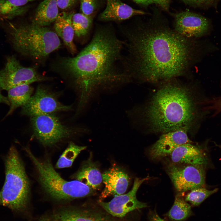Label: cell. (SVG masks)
Wrapping results in <instances>:
<instances>
[{
	"instance_id": "cell-19",
	"label": "cell",
	"mask_w": 221,
	"mask_h": 221,
	"mask_svg": "<svg viewBox=\"0 0 221 221\" xmlns=\"http://www.w3.org/2000/svg\"><path fill=\"white\" fill-rule=\"evenodd\" d=\"M72 177L94 190L98 189L103 182L102 174L91 157L84 163Z\"/></svg>"
},
{
	"instance_id": "cell-20",
	"label": "cell",
	"mask_w": 221,
	"mask_h": 221,
	"mask_svg": "<svg viewBox=\"0 0 221 221\" xmlns=\"http://www.w3.org/2000/svg\"><path fill=\"white\" fill-rule=\"evenodd\" d=\"M59 14L57 0H44L38 6L32 23L46 26L55 22Z\"/></svg>"
},
{
	"instance_id": "cell-22",
	"label": "cell",
	"mask_w": 221,
	"mask_h": 221,
	"mask_svg": "<svg viewBox=\"0 0 221 221\" xmlns=\"http://www.w3.org/2000/svg\"><path fill=\"white\" fill-rule=\"evenodd\" d=\"M192 214L190 205L179 194L176 196L173 204L166 215L172 221H184Z\"/></svg>"
},
{
	"instance_id": "cell-12",
	"label": "cell",
	"mask_w": 221,
	"mask_h": 221,
	"mask_svg": "<svg viewBox=\"0 0 221 221\" xmlns=\"http://www.w3.org/2000/svg\"><path fill=\"white\" fill-rule=\"evenodd\" d=\"M172 14L174 18V31L185 37H199L208 28L207 19L194 12L186 10Z\"/></svg>"
},
{
	"instance_id": "cell-1",
	"label": "cell",
	"mask_w": 221,
	"mask_h": 221,
	"mask_svg": "<svg viewBox=\"0 0 221 221\" xmlns=\"http://www.w3.org/2000/svg\"><path fill=\"white\" fill-rule=\"evenodd\" d=\"M153 12L151 21L123 31L132 79L155 82L180 76L188 69L193 56V42L160 22L158 10Z\"/></svg>"
},
{
	"instance_id": "cell-3",
	"label": "cell",
	"mask_w": 221,
	"mask_h": 221,
	"mask_svg": "<svg viewBox=\"0 0 221 221\" xmlns=\"http://www.w3.org/2000/svg\"><path fill=\"white\" fill-rule=\"evenodd\" d=\"M197 111V102L191 91L184 86L169 83L153 95L143 114L152 131L165 133L189 129Z\"/></svg>"
},
{
	"instance_id": "cell-4",
	"label": "cell",
	"mask_w": 221,
	"mask_h": 221,
	"mask_svg": "<svg viewBox=\"0 0 221 221\" xmlns=\"http://www.w3.org/2000/svg\"><path fill=\"white\" fill-rule=\"evenodd\" d=\"M8 33L13 46L23 55L41 59L60 46L56 32L46 26L32 23L18 26L10 25Z\"/></svg>"
},
{
	"instance_id": "cell-31",
	"label": "cell",
	"mask_w": 221,
	"mask_h": 221,
	"mask_svg": "<svg viewBox=\"0 0 221 221\" xmlns=\"http://www.w3.org/2000/svg\"><path fill=\"white\" fill-rule=\"evenodd\" d=\"M12 5L16 7L23 6L28 2L38 0H7Z\"/></svg>"
},
{
	"instance_id": "cell-11",
	"label": "cell",
	"mask_w": 221,
	"mask_h": 221,
	"mask_svg": "<svg viewBox=\"0 0 221 221\" xmlns=\"http://www.w3.org/2000/svg\"><path fill=\"white\" fill-rule=\"evenodd\" d=\"M71 107L60 103L47 89L39 86L34 95L22 107L21 113L31 116L70 110Z\"/></svg>"
},
{
	"instance_id": "cell-24",
	"label": "cell",
	"mask_w": 221,
	"mask_h": 221,
	"mask_svg": "<svg viewBox=\"0 0 221 221\" xmlns=\"http://www.w3.org/2000/svg\"><path fill=\"white\" fill-rule=\"evenodd\" d=\"M86 148V146H79L71 142L60 156L56 164V168L61 169L71 166L78 155Z\"/></svg>"
},
{
	"instance_id": "cell-26",
	"label": "cell",
	"mask_w": 221,
	"mask_h": 221,
	"mask_svg": "<svg viewBox=\"0 0 221 221\" xmlns=\"http://www.w3.org/2000/svg\"><path fill=\"white\" fill-rule=\"evenodd\" d=\"M27 8L26 6H14L7 0H0V19H10L22 15L27 11Z\"/></svg>"
},
{
	"instance_id": "cell-7",
	"label": "cell",
	"mask_w": 221,
	"mask_h": 221,
	"mask_svg": "<svg viewBox=\"0 0 221 221\" xmlns=\"http://www.w3.org/2000/svg\"><path fill=\"white\" fill-rule=\"evenodd\" d=\"M31 122L35 135L44 145H53L72 133L52 114L31 116Z\"/></svg>"
},
{
	"instance_id": "cell-2",
	"label": "cell",
	"mask_w": 221,
	"mask_h": 221,
	"mask_svg": "<svg viewBox=\"0 0 221 221\" xmlns=\"http://www.w3.org/2000/svg\"><path fill=\"white\" fill-rule=\"evenodd\" d=\"M110 27H98L77 56L60 62V68L71 77L79 91V110L99 91L114 89L132 80L122 54L125 42Z\"/></svg>"
},
{
	"instance_id": "cell-6",
	"label": "cell",
	"mask_w": 221,
	"mask_h": 221,
	"mask_svg": "<svg viewBox=\"0 0 221 221\" xmlns=\"http://www.w3.org/2000/svg\"><path fill=\"white\" fill-rule=\"evenodd\" d=\"M25 149L37 170L42 186L52 198L58 200H67L94 194L95 190L80 181H68L63 179L48 160H39L29 149L26 148Z\"/></svg>"
},
{
	"instance_id": "cell-8",
	"label": "cell",
	"mask_w": 221,
	"mask_h": 221,
	"mask_svg": "<svg viewBox=\"0 0 221 221\" xmlns=\"http://www.w3.org/2000/svg\"><path fill=\"white\" fill-rule=\"evenodd\" d=\"M204 166L172 163L167 172L174 187L179 192L202 187L205 184Z\"/></svg>"
},
{
	"instance_id": "cell-5",
	"label": "cell",
	"mask_w": 221,
	"mask_h": 221,
	"mask_svg": "<svg viewBox=\"0 0 221 221\" xmlns=\"http://www.w3.org/2000/svg\"><path fill=\"white\" fill-rule=\"evenodd\" d=\"M4 161L5 180L0 191V205L13 211H22L28 202L29 183L23 163L14 145L10 148Z\"/></svg>"
},
{
	"instance_id": "cell-32",
	"label": "cell",
	"mask_w": 221,
	"mask_h": 221,
	"mask_svg": "<svg viewBox=\"0 0 221 221\" xmlns=\"http://www.w3.org/2000/svg\"><path fill=\"white\" fill-rule=\"evenodd\" d=\"M149 218L150 221H165L155 211H151L150 212Z\"/></svg>"
},
{
	"instance_id": "cell-29",
	"label": "cell",
	"mask_w": 221,
	"mask_h": 221,
	"mask_svg": "<svg viewBox=\"0 0 221 221\" xmlns=\"http://www.w3.org/2000/svg\"><path fill=\"white\" fill-rule=\"evenodd\" d=\"M78 0H57L59 8L64 11L67 10L73 7Z\"/></svg>"
},
{
	"instance_id": "cell-28",
	"label": "cell",
	"mask_w": 221,
	"mask_h": 221,
	"mask_svg": "<svg viewBox=\"0 0 221 221\" xmlns=\"http://www.w3.org/2000/svg\"><path fill=\"white\" fill-rule=\"evenodd\" d=\"M137 4L142 6L147 7L151 4L157 5L162 10L169 12L170 0H132Z\"/></svg>"
},
{
	"instance_id": "cell-17",
	"label": "cell",
	"mask_w": 221,
	"mask_h": 221,
	"mask_svg": "<svg viewBox=\"0 0 221 221\" xmlns=\"http://www.w3.org/2000/svg\"><path fill=\"white\" fill-rule=\"evenodd\" d=\"M172 163L204 166L206 159L202 150L199 147L186 143L180 145L170 155Z\"/></svg>"
},
{
	"instance_id": "cell-21",
	"label": "cell",
	"mask_w": 221,
	"mask_h": 221,
	"mask_svg": "<svg viewBox=\"0 0 221 221\" xmlns=\"http://www.w3.org/2000/svg\"><path fill=\"white\" fill-rule=\"evenodd\" d=\"M33 88L29 84H21L8 90L10 108L6 116L11 114L17 108L25 105L31 97Z\"/></svg>"
},
{
	"instance_id": "cell-30",
	"label": "cell",
	"mask_w": 221,
	"mask_h": 221,
	"mask_svg": "<svg viewBox=\"0 0 221 221\" xmlns=\"http://www.w3.org/2000/svg\"><path fill=\"white\" fill-rule=\"evenodd\" d=\"M216 0H181L185 4L193 6H202L211 3Z\"/></svg>"
},
{
	"instance_id": "cell-14",
	"label": "cell",
	"mask_w": 221,
	"mask_h": 221,
	"mask_svg": "<svg viewBox=\"0 0 221 221\" xmlns=\"http://www.w3.org/2000/svg\"><path fill=\"white\" fill-rule=\"evenodd\" d=\"M103 182L105 185L99 200L110 196L114 197L124 194L129 183L128 175L122 169L113 167L102 174Z\"/></svg>"
},
{
	"instance_id": "cell-10",
	"label": "cell",
	"mask_w": 221,
	"mask_h": 221,
	"mask_svg": "<svg viewBox=\"0 0 221 221\" xmlns=\"http://www.w3.org/2000/svg\"><path fill=\"white\" fill-rule=\"evenodd\" d=\"M147 178H136L133 188L128 193L114 197L109 202L99 200L98 204L112 215L122 218L135 210L145 208L146 203L138 201L136 198L138 190L141 184Z\"/></svg>"
},
{
	"instance_id": "cell-13",
	"label": "cell",
	"mask_w": 221,
	"mask_h": 221,
	"mask_svg": "<svg viewBox=\"0 0 221 221\" xmlns=\"http://www.w3.org/2000/svg\"><path fill=\"white\" fill-rule=\"evenodd\" d=\"M187 128L163 133L149 150L152 159H157L170 155L174 149L182 145L191 143Z\"/></svg>"
},
{
	"instance_id": "cell-15",
	"label": "cell",
	"mask_w": 221,
	"mask_h": 221,
	"mask_svg": "<svg viewBox=\"0 0 221 221\" xmlns=\"http://www.w3.org/2000/svg\"><path fill=\"white\" fill-rule=\"evenodd\" d=\"M106 1V8L98 17V20L101 21L120 22L134 16L148 14L143 11L132 8L120 0Z\"/></svg>"
},
{
	"instance_id": "cell-23",
	"label": "cell",
	"mask_w": 221,
	"mask_h": 221,
	"mask_svg": "<svg viewBox=\"0 0 221 221\" xmlns=\"http://www.w3.org/2000/svg\"><path fill=\"white\" fill-rule=\"evenodd\" d=\"M93 17L81 13L73 14L72 23L76 36L84 37L88 34L91 27Z\"/></svg>"
},
{
	"instance_id": "cell-25",
	"label": "cell",
	"mask_w": 221,
	"mask_h": 221,
	"mask_svg": "<svg viewBox=\"0 0 221 221\" xmlns=\"http://www.w3.org/2000/svg\"><path fill=\"white\" fill-rule=\"evenodd\" d=\"M218 190V188L209 190L204 187L195 188L190 190L185 196L184 200L187 202H189L193 206H198Z\"/></svg>"
},
{
	"instance_id": "cell-9",
	"label": "cell",
	"mask_w": 221,
	"mask_h": 221,
	"mask_svg": "<svg viewBox=\"0 0 221 221\" xmlns=\"http://www.w3.org/2000/svg\"><path fill=\"white\" fill-rule=\"evenodd\" d=\"M47 79L34 68L22 66L13 55L7 57L5 67L0 71V87L7 91L21 84Z\"/></svg>"
},
{
	"instance_id": "cell-33",
	"label": "cell",
	"mask_w": 221,
	"mask_h": 221,
	"mask_svg": "<svg viewBox=\"0 0 221 221\" xmlns=\"http://www.w3.org/2000/svg\"><path fill=\"white\" fill-rule=\"evenodd\" d=\"M0 103H4L8 105H10V103L8 98L3 95L1 93L0 90Z\"/></svg>"
},
{
	"instance_id": "cell-18",
	"label": "cell",
	"mask_w": 221,
	"mask_h": 221,
	"mask_svg": "<svg viewBox=\"0 0 221 221\" xmlns=\"http://www.w3.org/2000/svg\"><path fill=\"white\" fill-rule=\"evenodd\" d=\"M74 13L64 12L59 14L54 25L56 33L62 39L72 54L76 52L73 40L75 33L72 20Z\"/></svg>"
},
{
	"instance_id": "cell-16",
	"label": "cell",
	"mask_w": 221,
	"mask_h": 221,
	"mask_svg": "<svg viewBox=\"0 0 221 221\" xmlns=\"http://www.w3.org/2000/svg\"><path fill=\"white\" fill-rule=\"evenodd\" d=\"M96 206L76 208L68 221H132L130 214L122 218L115 217L100 206Z\"/></svg>"
},
{
	"instance_id": "cell-27",
	"label": "cell",
	"mask_w": 221,
	"mask_h": 221,
	"mask_svg": "<svg viewBox=\"0 0 221 221\" xmlns=\"http://www.w3.org/2000/svg\"><path fill=\"white\" fill-rule=\"evenodd\" d=\"M100 0H79L81 13L93 17L99 5Z\"/></svg>"
},
{
	"instance_id": "cell-34",
	"label": "cell",
	"mask_w": 221,
	"mask_h": 221,
	"mask_svg": "<svg viewBox=\"0 0 221 221\" xmlns=\"http://www.w3.org/2000/svg\"><path fill=\"white\" fill-rule=\"evenodd\" d=\"M216 103H215L214 106L215 107L216 106V108L218 109V111H220L221 110V97L218 99L216 100Z\"/></svg>"
}]
</instances>
